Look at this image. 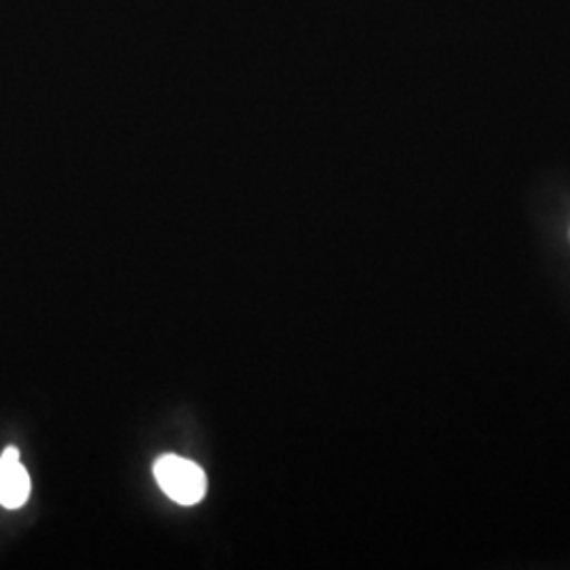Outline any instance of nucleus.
<instances>
[{
  "instance_id": "nucleus-1",
  "label": "nucleus",
  "mask_w": 570,
  "mask_h": 570,
  "mask_svg": "<svg viewBox=\"0 0 570 570\" xmlns=\"http://www.w3.org/2000/svg\"><path fill=\"white\" fill-rule=\"evenodd\" d=\"M155 478L165 494L180 505L199 503L207 490L204 469L174 454L161 456L155 463Z\"/></svg>"
},
{
  "instance_id": "nucleus-2",
  "label": "nucleus",
  "mask_w": 570,
  "mask_h": 570,
  "mask_svg": "<svg viewBox=\"0 0 570 570\" xmlns=\"http://www.w3.org/2000/svg\"><path fill=\"white\" fill-rule=\"evenodd\" d=\"M30 497V475L21 465L20 452L13 446L0 456V505L7 510H20Z\"/></svg>"
}]
</instances>
